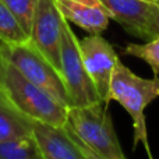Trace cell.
Segmentation results:
<instances>
[{
	"mask_svg": "<svg viewBox=\"0 0 159 159\" xmlns=\"http://www.w3.org/2000/svg\"><path fill=\"white\" fill-rule=\"evenodd\" d=\"M0 89L6 93L11 103L31 120L56 127L66 126L69 109L61 106L42 88L25 78L3 56L0 69Z\"/></svg>",
	"mask_w": 159,
	"mask_h": 159,
	"instance_id": "obj_1",
	"label": "cell"
},
{
	"mask_svg": "<svg viewBox=\"0 0 159 159\" xmlns=\"http://www.w3.org/2000/svg\"><path fill=\"white\" fill-rule=\"evenodd\" d=\"M159 98V77L143 78L134 74L127 66L119 61L110 81V101H116L130 115L134 127V148L143 143L149 159L148 133L145 124V107Z\"/></svg>",
	"mask_w": 159,
	"mask_h": 159,
	"instance_id": "obj_2",
	"label": "cell"
},
{
	"mask_svg": "<svg viewBox=\"0 0 159 159\" xmlns=\"http://www.w3.org/2000/svg\"><path fill=\"white\" fill-rule=\"evenodd\" d=\"M66 126L102 159H127L103 102L70 107Z\"/></svg>",
	"mask_w": 159,
	"mask_h": 159,
	"instance_id": "obj_3",
	"label": "cell"
},
{
	"mask_svg": "<svg viewBox=\"0 0 159 159\" xmlns=\"http://www.w3.org/2000/svg\"><path fill=\"white\" fill-rule=\"evenodd\" d=\"M0 55L10 61L25 78L42 88L61 106L66 109L73 106L60 73L31 41L21 45L2 43Z\"/></svg>",
	"mask_w": 159,
	"mask_h": 159,
	"instance_id": "obj_4",
	"label": "cell"
},
{
	"mask_svg": "<svg viewBox=\"0 0 159 159\" xmlns=\"http://www.w3.org/2000/svg\"><path fill=\"white\" fill-rule=\"evenodd\" d=\"M60 74L73 106H88L102 102L85 69L80 41L70 28L69 21L64 18L61 22Z\"/></svg>",
	"mask_w": 159,
	"mask_h": 159,
	"instance_id": "obj_5",
	"label": "cell"
},
{
	"mask_svg": "<svg viewBox=\"0 0 159 159\" xmlns=\"http://www.w3.org/2000/svg\"><path fill=\"white\" fill-rule=\"evenodd\" d=\"M85 69L105 105L110 102V81L120 60L113 46L101 35H88L80 41Z\"/></svg>",
	"mask_w": 159,
	"mask_h": 159,
	"instance_id": "obj_6",
	"label": "cell"
},
{
	"mask_svg": "<svg viewBox=\"0 0 159 159\" xmlns=\"http://www.w3.org/2000/svg\"><path fill=\"white\" fill-rule=\"evenodd\" d=\"M61 22H63V16L56 6V0H39L34 13L30 38L36 49L57 69L59 73H60Z\"/></svg>",
	"mask_w": 159,
	"mask_h": 159,
	"instance_id": "obj_7",
	"label": "cell"
},
{
	"mask_svg": "<svg viewBox=\"0 0 159 159\" xmlns=\"http://www.w3.org/2000/svg\"><path fill=\"white\" fill-rule=\"evenodd\" d=\"M31 126L45 159H87L66 126L56 127L35 120H31Z\"/></svg>",
	"mask_w": 159,
	"mask_h": 159,
	"instance_id": "obj_8",
	"label": "cell"
},
{
	"mask_svg": "<svg viewBox=\"0 0 159 159\" xmlns=\"http://www.w3.org/2000/svg\"><path fill=\"white\" fill-rule=\"evenodd\" d=\"M60 14L89 35L102 34L109 25V14L101 0H56Z\"/></svg>",
	"mask_w": 159,
	"mask_h": 159,
	"instance_id": "obj_9",
	"label": "cell"
},
{
	"mask_svg": "<svg viewBox=\"0 0 159 159\" xmlns=\"http://www.w3.org/2000/svg\"><path fill=\"white\" fill-rule=\"evenodd\" d=\"M110 20L120 24L130 35L144 39L145 25L154 2L147 0H101Z\"/></svg>",
	"mask_w": 159,
	"mask_h": 159,
	"instance_id": "obj_10",
	"label": "cell"
},
{
	"mask_svg": "<svg viewBox=\"0 0 159 159\" xmlns=\"http://www.w3.org/2000/svg\"><path fill=\"white\" fill-rule=\"evenodd\" d=\"M32 135L31 119L24 116L0 89V143Z\"/></svg>",
	"mask_w": 159,
	"mask_h": 159,
	"instance_id": "obj_11",
	"label": "cell"
},
{
	"mask_svg": "<svg viewBox=\"0 0 159 159\" xmlns=\"http://www.w3.org/2000/svg\"><path fill=\"white\" fill-rule=\"evenodd\" d=\"M0 159H45L34 135L0 143Z\"/></svg>",
	"mask_w": 159,
	"mask_h": 159,
	"instance_id": "obj_12",
	"label": "cell"
},
{
	"mask_svg": "<svg viewBox=\"0 0 159 159\" xmlns=\"http://www.w3.org/2000/svg\"><path fill=\"white\" fill-rule=\"evenodd\" d=\"M30 41V35L21 27L13 11L0 0V42L6 45H21Z\"/></svg>",
	"mask_w": 159,
	"mask_h": 159,
	"instance_id": "obj_13",
	"label": "cell"
},
{
	"mask_svg": "<svg viewBox=\"0 0 159 159\" xmlns=\"http://www.w3.org/2000/svg\"><path fill=\"white\" fill-rule=\"evenodd\" d=\"M123 55L141 59L152 69L154 77H159V38L145 43H129L123 49Z\"/></svg>",
	"mask_w": 159,
	"mask_h": 159,
	"instance_id": "obj_14",
	"label": "cell"
},
{
	"mask_svg": "<svg viewBox=\"0 0 159 159\" xmlns=\"http://www.w3.org/2000/svg\"><path fill=\"white\" fill-rule=\"evenodd\" d=\"M2 2L13 11V14L17 17L21 27L30 35L34 13H35L36 4H38L39 0H2Z\"/></svg>",
	"mask_w": 159,
	"mask_h": 159,
	"instance_id": "obj_15",
	"label": "cell"
},
{
	"mask_svg": "<svg viewBox=\"0 0 159 159\" xmlns=\"http://www.w3.org/2000/svg\"><path fill=\"white\" fill-rule=\"evenodd\" d=\"M155 38H159V0H155L151 7L145 25V36H144L145 41H151Z\"/></svg>",
	"mask_w": 159,
	"mask_h": 159,
	"instance_id": "obj_16",
	"label": "cell"
},
{
	"mask_svg": "<svg viewBox=\"0 0 159 159\" xmlns=\"http://www.w3.org/2000/svg\"><path fill=\"white\" fill-rule=\"evenodd\" d=\"M66 129H67V131H69V133H70V135H71V137H73V138H74V141H75V143H77V144H78V147H80V148H81V149H82V152H84L85 158H87V159H102L101 157H99V155H96V154H95V152H93V151H92V149H91V148H89V147H87V145H85V144H84V143H82V141H81V140H80V138L77 137V135H75V134H74V133H73V131H71V129H70V127H69V126H66Z\"/></svg>",
	"mask_w": 159,
	"mask_h": 159,
	"instance_id": "obj_17",
	"label": "cell"
},
{
	"mask_svg": "<svg viewBox=\"0 0 159 159\" xmlns=\"http://www.w3.org/2000/svg\"><path fill=\"white\" fill-rule=\"evenodd\" d=\"M3 42H0V45H2ZM0 69H2V56H0Z\"/></svg>",
	"mask_w": 159,
	"mask_h": 159,
	"instance_id": "obj_18",
	"label": "cell"
},
{
	"mask_svg": "<svg viewBox=\"0 0 159 159\" xmlns=\"http://www.w3.org/2000/svg\"><path fill=\"white\" fill-rule=\"evenodd\" d=\"M147 2H155V0H147Z\"/></svg>",
	"mask_w": 159,
	"mask_h": 159,
	"instance_id": "obj_19",
	"label": "cell"
}]
</instances>
